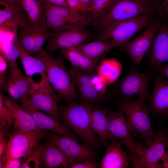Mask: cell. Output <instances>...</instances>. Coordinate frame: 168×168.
<instances>
[{
  "instance_id": "6da1fadb",
  "label": "cell",
  "mask_w": 168,
  "mask_h": 168,
  "mask_svg": "<svg viewBox=\"0 0 168 168\" xmlns=\"http://www.w3.org/2000/svg\"><path fill=\"white\" fill-rule=\"evenodd\" d=\"M35 56L44 63L49 82L56 91L59 100L67 103L77 101L79 97L78 92L61 53L56 58H53L43 49Z\"/></svg>"
},
{
  "instance_id": "7a4b0ae2",
  "label": "cell",
  "mask_w": 168,
  "mask_h": 168,
  "mask_svg": "<svg viewBox=\"0 0 168 168\" xmlns=\"http://www.w3.org/2000/svg\"><path fill=\"white\" fill-rule=\"evenodd\" d=\"M59 109L64 125L83 142L93 147L99 145L101 140L92 129L89 111L85 103L73 101Z\"/></svg>"
},
{
  "instance_id": "3957f363",
  "label": "cell",
  "mask_w": 168,
  "mask_h": 168,
  "mask_svg": "<svg viewBox=\"0 0 168 168\" xmlns=\"http://www.w3.org/2000/svg\"><path fill=\"white\" fill-rule=\"evenodd\" d=\"M147 101L141 98L118 102V108L124 114L127 125L134 137L140 138L147 146L153 139L152 130Z\"/></svg>"
},
{
  "instance_id": "277c9868",
  "label": "cell",
  "mask_w": 168,
  "mask_h": 168,
  "mask_svg": "<svg viewBox=\"0 0 168 168\" xmlns=\"http://www.w3.org/2000/svg\"><path fill=\"white\" fill-rule=\"evenodd\" d=\"M154 9L151 0H114L106 13L93 25L99 31L116 21L152 13Z\"/></svg>"
},
{
  "instance_id": "5b68a950",
  "label": "cell",
  "mask_w": 168,
  "mask_h": 168,
  "mask_svg": "<svg viewBox=\"0 0 168 168\" xmlns=\"http://www.w3.org/2000/svg\"><path fill=\"white\" fill-rule=\"evenodd\" d=\"M152 13L116 21L99 31L98 38L110 40L120 46L131 38L152 21Z\"/></svg>"
},
{
  "instance_id": "8992f818",
  "label": "cell",
  "mask_w": 168,
  "mask_h": 168,
  "mask_svg": "<svg viewBox=\"0 0 168 168\" xmlns=\"http://www.w3.org/2000/svg\"><path fill=\"white\" fill-rule=\"evenodd\" d=\"M152 77V72H141L132 66L116 84L115 92L120 100H129L138 96L147 101L150 96L149 85Z\"/></svg>"
},
{
  "instance_id": "52a82bcc",
  "label": "cell",
  "mask_w": 168,
  "mask_h": 168,
  "mask_svg": "<svg viewBox=\"0 0 168 168\" xmlns=\"http://www.w3.org/2000/svg\"><path fill=\"white\" fill-rule=\"evenodd\" d=\"M69 70L82 102L96 106L105 98L106 86L96 74L88 73L72 66Z\"/></svg>"
},
{
  "instance_id": "ba28073f",
  "label": "cell",
  "mask_w": 168,
  "mask_h": 168,
  "mask_svg": "<svg viewBox=\"0 0 168 168\" xmlns=\"http://www.w3.org/2000/svg\"><path fill=\"white\" fill-rule=\"evenodd\" d=\"M108 122V130L112 135L139 156H143L148 146L136 139L129 129L120 109L118 108L116 111H111Z\"/></svg>"
},
{
  "instance_id": "9c48e42d",
  "label": "cell",
  "mask_w": 168,
  "mask_h": 168,
  "mask_svg": "<svg viewBox=\"0 0 168 168\" xmlns=\"http://www.w3.org/2000/svg\"><path fill=\"white\" fill-rule=\"evenodd\" d=\"M160 25L152 21L137 37L119 47L130 57L136 67L140 66L150 49Z\"/></svg>"
},
{
  "instance_id": "30bf717a",
  "label": "cell",
  "mask_w": 168,
  "mask_h": 168,
  "mask_svg": "<svg viewBox=\"0 0 168 168\" xmlns=\"http://www.w3.org/2000/svg\"><path fill=\"white\" fill-rule=\"evenodd\" d=\"M84 26H77L66 30L53 32L46 47L47 51L53 52L59 49L70 48L89 42L94 34Z\"/></svg>"
},
{
  "instance_id": "8fae6325",
  "label": "cell",
  "mask_w": 168,
  "mask_h": 168,
  "mask_svg": "<svg viewBox=\"0 0 168 168\" xmlns=\"http://www.w3.org/2000/svg\"><path fill=\"white\" fill-rule=\"evenodd\" d=\"M45 133L42 130L37 132L16 130L8 140L5 154L7 159H21L27 156L44 137Z\"/></svg>"
},
{
  "instance_id": "7c38bea8",
  "label": "cell",
  "mask_w": 168,
  "mask_h": 168,
  "mask_svg": "<svg viewBox=\"0 0 168 168\" xmlns=\"http://www.w3.org/2000/svg\"><path fill=\"white\" fill-rule=\"evenodd\" d=\"M52 32L45 22L40 25L30 24L21 28L17 41L27 53L37 54L43 49Z\"/></svg>"
},
{
  "instance_id": "4fadbf2b",
  "label": "cell",
  "mask_w": 168,
  "mask_h": 168,
  "mask_svg": "<svg viewBox=\"0 0 168 168\" xmlns=\"http://www.w3.org/2000/svg\"><path fill=\"white\" fill-rule=\"evenodd\" d=\"M53 89L52 87L32 86L28 94L29 100L34 108L63 124L57 104L60 100Z\"/></svg>"
},
{
  "instance_id": "5bb4252c",
  "label": "cell",
  "mask_w": 168,
  "mask_h": 168,
  "mask_svg": "<svg viewBox=\"0 0 168 168\" xmlns=\"http://www.w3.org/2000/svg\"><path fill=\"white\" fill-rule=\"evenodd\" d=\"M152 72L153 88L146 102L150 115L156 119L168 118V81Z\"/></svg>"
},
{
  "instance_id": "9a60e30c",
  "label": "cell",
  "mask_w": 168,
  "mask_h": 168,
  "mask_svg": "<svg viewBox=\"0 0 168 168\" xmlns=\"http://www.w3.org/2000/svg\"><path fill=\"white\" fill-rule=\"evenodd\" d=\"M20 100L19 105L30 114L40 130L49 131L59 135L69 137L79 142H82L79 137L64 125L34 108L29 101L28 95L23 96Z\"/></svg>"
},
{
  "instance_id": "2e32d148",
  "label": "cell",
  "mask_w": 168,
  "mask_h": 168,
  "mask_svg": "<svg viewBox=\"0 0 168 168\" xmlns=\"http://www.w3.org/2000/svg\"><path fill=\"white\" fill-rule=\"evenodd\" d=\"M44 137L48 142L56 145L78 163L95 157V153L91 147L72 138L47 133H45Z\"/></svg>"
},
{
  "instance_id": "e0dca14e",
  "label": "cell",
  "mask_w": 168,
  "mask_h": 168,
  "mask_svg": "<svg viewBox=\"0 0 168 168\" xmlns=\"http://www.w3.org/2000/svg\"><path fill=\"white\" fill-rule=\"evenodd\" d=\"M1 29L16 30L30 24L26 13L23 8L13 2L0 0Z\"/></svg>"
},
{
  "instance_id": "ac0fdd59",
  "label": "cell",
  "mask_w": 168,
  "mask_h": 168,
  "mask_svg": "<svg viewBox=\"0 0 168 168\" xmlns=\"http://www.w3.org/2000/svg\"><path fill=\"white\" fill-rule=\"evenodd\" d=\"M147 53V72L153 71L159 65L168 63V26L160 25Z\"/></svg>"
},
{
  "instance_id": "d6986e66",
  "label": "cell",
  "mask_w": 168,
  "mask_h": 168,
  "mask_svg": "<svg viewBox=\"0 0 168 168\" xmlns=\"http://www.w3.org/2000/svg\"><path fill=\"white\" fill-rule=\"evenodd\" d=\"M120 45L105 39L98 38L92 42L72 47L94 62L99 63L113 49Z\"/></svg>"
},
{
  "instance_id": "ffe728a7",
  "label": "cell",
  "mask_w": 168,
  "mask_h": 168,
  "mask_svg": "<svg viewBox=\"0 0 168 168\" xmlns=\"http://www.w3.org/2000/svg\"><path fill=\"white\" fill-rule=\"evenodd\" d=\"M168 150V132L161 128L157 129L153 139L143 156L139 157V167L144 168L146 163L159 162Z\"/></svg>"
},
{
  "instance_id": "44dd1931",
  "label": "cell",
  "mask_w": 168,
  "mask_h": 168,
  "mask_svg": "<svg viewBox=\"0 0 168 168\" xmlns=\"http://www.w3.org/2000/svg\"><path fill=\"white\" fill-rule=\"evenodd\" d=\"M4 104L13 117V124L16 130L37 132L42 130L38 127L32 116L10 98L2 94Z\"/></svg>"
},
{
  "instance_id": "7402d4cb",
  "label": "cell",
  "mask_w": 168,
  "mask_h": 168,
  "mask_svg": "<svg viewBox=\"0 0 168 168\" xmlns=\"http://www.w3.org/2000/svg\"><path fill=\"white\" fill-rule=\"evenodd\" d=\"M78 161L69 156L55 145L49 142L44 144L42 159L44 168H71Z\"/></svg>"
},
{
  "instance_id": "603a6c76",
  "label": "cell",
  "mask_w": 168,
  "mask_h": 168,
  "mask_svg": "<svg viewBox=\"0 0 168 168\" xmlns=\"http://www.w3.org/2000/svg\"><path fill=\"white\" fill-rule=\"evenodd\" d=\"M84 103L89 111L92 129L101 140L105 143L111 139L119 141L108 130V117L111 111L110 109H100L96 106Z\"/></svg>"
},
{
  "instance_id": "cb8c5ba5",
  "label": "cell",
  "mask_w": 168,
  "mask_h": 168,
  "mask_svg": "<svg viewBox=\"0 0 168 168\" xmlns=\"http://www.w3.org/2000/svg\"><path fill=\"white\" fill-rule=\"evenodd\" d=\"M106 153L100 165L101 168H125L128 167L130 158L123 150L121 143L115 139L109 140Z\"/></svg>"
},
{
  "instance_id": "d4e9b609",
  "label": "cell",
  "mask_w": 168,
  "mask_h": 168,
  "mask_svg": "<svg viewBox=\"0 0 168 168\" xmlns=\"http://www.w3.org/2000/svg\"><path fill=\"white\" fill-rule=\"evenodd\" d=\"M15 44L19 51V58L26 77L29 81L32 80L35 75H38L44 81L49 82L43 62L35 56H33L26 52L17 41Z\"/></svg>"
},
{
  "instance_id": "484cf974",
  "label": "cell",
  "mask_w": 168,
  "mask_h": 168,
  "mask_svg": "<svg viewBox=\"0 0 168 168\" xmlns=\"http://www.w3.org/2000/svg\"><path fill=\"white\" fill-rule=\"evenodd\" d=\"M38 0L41 7L54 12L72 26L82 25L86 26L93 25L88 14L76 11L68 7H62L53 5L43 0Z\"/></svg>"
},
{
  "instance_id": "4316f807",
  "label": "cell",
  "mask_w": 168,
  "mask_h": 168,
  "mask_svg": "<svg viewBox=\"0 0 168 168\" xmlns=\"http://www.w3.org/2000/svg\"><path fill=\"white\" fill-rule=\"evenodd\" d=\"M61 49V53L64 58L70 63L72 67L88 73L96 74L99 63L72 48Z\"/></svg>"
},
{
  "instance_id": "83f0119b",
  "label": "cell",
  "mask_w": 168,
  "mask_h": 168,
  "mask_svg": "<svg viewBox=\"0 0 168 168\" xmlns=\"http://www.w3.org/2000/svg\"><path fill=\"white\" fill-rule=\"evenodd\" d=\"M121 66V64L115 58L105 59L99 63L96 74L107 86L118 79Z\"/></svg>"
},
{
  "instance_id": "f1b7e54d",
  "label": "cell",
  "mask_w": 168,
  "mask_h": 168,
  "mask_svg": "<svg viewBox=\"0 0 168 168\" xmlns=\"http://www.w3.org/2000/svg\"><path fill=\"white\" fill-rule=\"evenodd\" d=\"M7 63L9 69L7 78L16 85L23 96L28 95L32 87L31 83L24 76L16 62Z\"/></svg>"
},
{
  "instance_id": "f546056e",
  "label": "cell",
  "mask_w": 168,
  "mask_h": 168,
  "mask_svg": "<svg viewBox=\"0 0 168 168\" xmlns=\"http://www.w3.org/2000/svg\"><path fill=\"white\" fill-rule=\"evenodd\" d=\"M21 6L30 24L40 25L44 23V14L38 0H21Z\"/></svg>"
},
{
  "instance_id": "4dcf8cb0",
  "label": "cell",
  "mask_w": 168,
  "mask_h": 168,
  "mask_svg": "<svg viewBox=\"0 0 168 168\" xmlns=\"http://www.w3.org/2000/svg\"><path fill=\"white\" fill-rule=\"evenodd\" d=\"M41 7L44 16V22L53 32L66 30L76 26L69 24L54 12Z\"/></svg>"
},
{
  "instance_id": "1f68e13d",
  "label": "cell",
  "mask_w": 168,
  "mask_h": 168,
  "mask_svg": "<svg viewBox=\"0 0 168 168\" xmlns=\"http://www.w3.org/2000/svg\"><path fill=\"white\" fill-rule=\"evenodd\" d=\"M114 0H91L90 13L88 15L94 23L106 13Z\"/></svg>"
},
{
  "instance_id": "d6a6232c",
  "label": "cell",
  "mask_w": 168,
  "mask_h": 168,
  "mask_svg": "<svg viewBox=\"0 0 168 168\" xmlns=\"http://www.w3.org/2000/svg\"><path fill=\"white\" fill-rule=\"evenodd\" d=\"M44 144L37 145L33 150L24 158L21 168L42 167V159Z\"/></svg>"
},
{
  "instance_id": "836d02e7",
  "label": "cell",
  "mask_w": 168,
  "mask_h": 168,
  "mask_svg": "<svg viewBox=\"0 0 168 168\" xmlns=\"http://www.w3.org/2000/svg\"><path fill=\"white\" fill-rule=\"evenodd\" d=\"M13 117L12 113L4 104L2 94H0V128L8 130L13 124Z\"/></svg>"
},
{
  "instance_id": "e575fe53",
  "label": "cell",
  "mask_w": 168,
  "mask_h": 168,
  "mask_svg": "<svg viewBox=\"0 0 168 168\" xmlns=\"http://www.w3.org/2000/svg\"><path fill=\"white\" fill-rule=\"evenodd\" d=\"M1 54L7 63L16 62L19 58L20 52L18 49L15 44L10 43L6 46L1 47Z\"/></svg>"
},
{
  "instance_id": "d590c367",
  "label": "cell",
  "mask_w": 168,
  "mask_h": 168,
  "mask_svg": "<svg viewBox=\"0 0 168 168\" xmlns=\"http://www.w3.org/2000/svg\"><path fill=\"white\" fill-rule=\"evenodd\" d=\"M3 90L8 92L12 98L16 100H20L23 96L16 85L7 78Z\"/></svg>"
},
{
  "instance_id": "8d00e7d4",
  "label": "cell",
  "mask_w": 168,
  "mask_h": 168,
  "mask_svg": "<svg viewBox=\"0 0 168 168\" xmlns=\"http://www.w3.org/2000/svg\"><path fill=\"white\" fill-rule=\"evenodd\" d=\"M68 7L81 13L88 14L90 12V7L79 0H67Z\"/></svg>"
},
{
  "instance_id": "74e56055",
  "label": "cell",
  "mask_w": 168,
  "mask_h": 168,
  "mask_svg": "<svg viewBox=\"0 0 168 168\" xmlns=\"http://www.w3.org/2000/svg\"><path fill=\"white\" fill-rule=\"evenodd\" d=\"M0 87L2 90L7 79L8 63L3 57L0 55Z\"/></svg>"
},
{
  "instance_id": "f35d334b",
  "label": "cell",
  "mask_w": 168,
  "mask_h": 168,
  "mask_svg": "<svg viewBox=\"0 0 168 168\" xmlns=\"http://www.w3.org/2000/svg\"><path fill=\"white\" fill-rule=\"evenodd\" d=\"M98 163L94 158L87 159L83 161L75 163L71 168H97L98 167Z\"/></svg>"
},
{
  "instance_id": "ab89813d",
  "label": "cell",
  "mask_w": 168,
  "mask_h": 168,
  "mask_svg": "<svg viewBox=\"0 0 168 168\" xmlns=\"http://www.w3.org/2000/svg\"><path fill=\"white\" fill-rule=\"evenodd\" d=\"M0 156L5 154L8 145V141L5 138L7 131L0 129Z\"/></svg>"
},
{
  "instance_id": "60d3db41",
  "label": "cell",
  "mask_w": 168,
  "mask_h": 168,
  "mask_svg": "<svg viewBox=\"0 0 168 168\" xmlns=\"http://www.w3.org/2000/svg\"><path fill=\"white\" fill-rule=\"evenodd\" d=\"M22 162L20 158L7 159L4 168H21Z\"/></svg>"
},
{
  "instance_id": "b9f144b4",
  "label": "cell",
  "mask_w": 168,
  "mask_h": 168,
  "mask_svg": "<svg viewBox=\"0 0 168 168\" xmlns=\"http://www.w3.org/2000/svg\"><path fill=\"white\" fill-rule=\"evenodd\" d=\"M152 72L157 73L163 78L168 79V64H161Z\"/></svg>"
},
{
  "instance_id": "7bdbcfd3",
  "label": "cell",
  "mask_w": 168,
  "mask_h": 168,
  "mask_svg": "<svg viewBox=\"0 0 168 168\" xmlns=\"http://www.w3.org/2000/svg\"><path fill=\"white\" fill-rule=\"evenodd\" d=\"M47 2L64 7H68L67 0H43Z\"/></svg>"
},
{
  "instance_id": "ee69618b",
  "label": "cell",
  "mask_w": 168,
  "mask_h": 168,
  "mask_svg": "<svg viewBox=\"0 0 168 168\" xmlns=\"http://www.w3.org/2000/svg\"><path fill=\"white\" fill-rule=\"evenodd\" d=\"M159 7L168 18V0H164L161 5Z\"/></svg>"
},
{
  "instance_id": "f6af8a7d",
  "label": "cell",
  "mask_w": 168,
  "mask_h": 168,
  "mask_svg": "<svg viewBox=\"0 0 168 168\" xmlns=\"http://www.w3.org/2000/svg\"><path fill=\"white\" fill-rule=\"evenodd\" d=\"M161 160L162 161L164 168H168V150L161 157Z\"/></svg>"
},
{
  "instance_id": "bcb514c9",
  "label": "cell",
  "mask_w": 168,
  "mask_h": 168,
  "mask_svg": "<svg viewBox=\"0 0 168 168\" xmlns=\"http://www.w3.org/2000/svg\"><path fill=\"white\" fill-rule=\"evenodd\" d=\"M7 160V158L5 154L0 156V168H4Z\"/></svg>"
},
{
  "instance_id": "7dc6e473",
  "label": "cell",
  "mask_w": 168,
  "mask_h": 168,
  "mask_svg": "<svg viewBox=\"0 0 168 168\" xmlns=\"http://www.w3.org/2000/svg\"><path fill=\"white\" fill-rule=\"evenodd\" d=\"M14 3L15 4L21 7V0H6Z\"/></svg>"
},
{
  "instance_id": "c3c4849f",
  "label": "cell",
  "mask_w": 168,
  "mask_h": 168,
  "mask_svg": "<svg viewBox=\"0 0 168 168\" xmlns=\"http://www.w3.org/2000/svg\"><path fill=\"white\" fill-rule=\"evenodd\" d=\"M83 3H84L86 5L90 7L91 0H79Z\"/></svg>"
},
{
  "instance_id": "681fc988",
  "label": "cell",
  "mask_w": 168,
  "mask_h": 168,
  "mask_svg": "<svg viewBox=\"0 0 168 168\" xmlns=\"http://www.w3.org/2000/svg\"><path fill=\"white\" fill-rule=\"evenodd\" d=\"M151 0L153 2H156L158 1L159 0Z\"/></svg>"
}]
</instances>
